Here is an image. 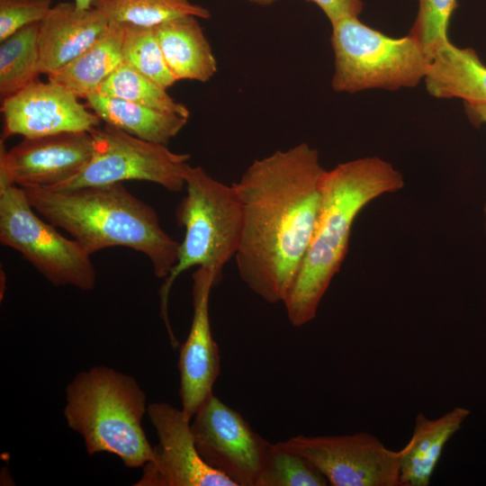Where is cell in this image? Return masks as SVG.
<instances>
[{"label": "cell", "instance_id": "cell-10", "mask_svg": "<svg viewBox=\"0 0 486 486\" xmlns=\"http://www.w3.org/2000/svg\"><path fill=\"white\" fill-rule=\"evenodd\" d=\"M192 419V433L202 460L236 486H256L271 443L214 394Z\"/></svg>", "mask_w": 486, "mask_h": 486}, {"label": "cell", "instance_id": "cell-6", "mask_svg": "<svg viewBox=\"0 0 486 486\" xmlns=\"http://www.w3.org/2000/svg\"><path fill=\"white\" fill-rule=\"evenodd\" d=\"M331 27L335 64L331 86L336 92L398 90L424 80L429 60L410 35L390 37L352 16Z\"/></svg>", "mask_w": 486, "mask_h": 486}, {"label": "cell", "instance_id": "cell-19", "mask_svg": "<svg viewBox=\"0 0 486 486\" xmlns=\"http://www.w3.org/2000/svg\"><path fill=\"white\" fill-rule=\"evenodd\" d=\"M85 99L86 107L104 124L150 142L167 145L188 120L176 113L154 110L96 92Z\"/></svg>", "mask_w": 486, "mask_h": 486}, {"label": "cell", "instance_id": "cell-3", "mask_svg": "<svg viewBox=\"0 0 486 486\" xmlns=\"http://www.w3.org/2000/svg\"><path fill=\"white\" fill-rule=\"evenodd\" d=\"M23 189L36 212L90 255L111 247L132 248L150 260L159 278L176 262L179 243L162 229L156 211L122 183L67 191Z\"/></svg>", "mask_w": 486, "mask_h": 486}, {"label": "cell", "instance_id": "cell-1", "mask_svg": "<svg viewBox=\"0 0 486 486\" xmlns=\"http://www.w3.org/2000/svg\"><path fill=\"white\" fill-rule=\"evenodd\" d=\"M302 142L256 159L232 184L242 206L235 256L242 282L268 303L287 298L315 230L323 176Z\"/></svg>", "mask_w": 486, "mask_h": 486}, {"label": "cell", "instance_id": "cell-21", "mask_svg": "<svg viewBox=\"0 0 486 486\" xmlns=\"http://www.w3.org/2000/svg\"><path fill=\"white\" fill-rule=\"evenodd\" d=\"M39 28L40 22L32 23L1 41V101L21 91L40 74Z\"/></svg>", "mask_w": 486, "mask_h": 486}, {"label": "cell", "instance_id": "cell-14", "mask_svg": "<svg viewBox=\"0 0 486 486\" xmlns=\"http://www.w3.org/2000/svg\"><path fill=\"white\" fill-rule=\"evenodd\" d=\"M220 280L210 267L199 266L193 274V320L178 361L182 410L190 420L213 394L220 375V356L211 329L209 299L212 289Z\"/></svg>", "mask_w": 486, "mask_h": 486}, {"label": "cell", "instance_id": "cell-28", "mask_svg": "<svg viewBox=\"0 0 486 486\" xmlns=\"http://www.w3.org/2000/svg\"><path fill=\"white\" fill-rule=\"evenodd\" d=\"M317 4L329 20L330 24L345 17H358L364 4L362 0H306Z\"/></svg>", "mask_w": 486, "mask_h": 486}, {"label": "cell", "instance_id": "cell-8", "mask_svg": "<svg viewBox=\"0 0 486 486\" xmlns=\"http://www.w3.org/2000/svg\"><path fill=\"white\" fill-rule=\"evenodd\" d=\"M93 155L75 176L49 190L67 191L128 180L148 181L171 193L185 186L190 154L176 153L166 145L150 142L104 124L90 131Z\"/></svg>", "mask_w": 486, "mask_h": 486}, {"label": "cell", "instance_id": "cell-12", "mask_svg": "<svg viewBox=\"0 0 486 486\" xmlns=\"http://www.w3.org/2000/svg\"><path fill=\"white\" fill-rule=\"evenodd\" d=\"M93 148L90 131L23 138L9 150L1 140L0 180L22 188H53L77 175Z\"/></svg>", "mask_w": 486, "mask_h": 486}, {"label": "cell", "instance_id": "cell-16", "mask_svg": "<svg viewBox=\"0 0 486 486\" xmlns=\"http://www.w3.org/2000/svg\"><path fill=\"white\" fill-rule=\"evenodd\" d=\"M470 410L455 407L436 418L418 413L412 436L403 447L400 486H428L450 438L461 428Z\"/></svg>", "mask_w": 486, "mask_h": 486}, {"label": "cell", "instance_id": "cell-27", "mask_svg": "<svg viewBox=\"0 0 486 486\" xmlns=\"http://www.w3.org/2000/svg\"><path fill=\"white\" fill-rule=\"evenodd\" d=\"M51 0H0V42L32 23L40 22Z\"/></svg>", "mask_w": 486, "mask_h": 486}, {"label": "cell", "instance_id": "cell-24", "mask_svg": "<svg viewBox=\"0 0 486 486\" xmlns=\"http://www.w3.org/2000/svg\"><path fill=\"white\" fill-rule=\"evenodd\" d=\"M122 55L124 63L166 90L176 82L166 63L154 27L123 24Z\"/></svg>", "mask_w": 486, "mask_h": 486}, {"label": "cell", "instance_id": "cell-25", "mask_svg": "<svg viewBox=\"0 0 486 486\" xmlns=\"http://www.w3.org/2000/svg\"><path fill=\"white\" fill-rule=\"evenodd\" d=\"M325 476L304 456L271 444L256 486H326Z\"/></svg>", "mask_w": 486, "mask_h": 486}, {"label": "cell", "instance_id": "cell-4", "mask_svg": "<svg viewBox=\"0 0 486 486\" xmlns=\"http://www.w3.org/2000/svg\"><path fill=\"white\" fill-rule=\"evenodd\" d=\"M64 415L87 453L112 454L128 468L154 459L142 428L146 395L135 379L107 366L77 374L67 387Z\"/></svg>", "mask_w": 486, "mask_h": 486}, {"label": "cell", "instance_id": "cell-29", "mask_svg": "<svg viewBox=\"0 0 486 486\" xmlns=\"http://www.w3.org/2000/svg\"><path fill=\"white\" fill-rule=\"evenodd\" d=\"M464 107L467 117L473 125L480 126L482 124H486V104L464 103ZM484 214L486 231V203L484 206Z\"/></svg>", "mask_w": 486, "mask_h": 486}, {"label": "cell", "instance_id": "cell-23", "mask_svg": "<svg viewBox=\"0 0 486 486\" xmlns=\"http://www.w3.org/2000/svg\"><path fill=\"white\" fill-rule=\"evenodd\" d=\"M96 93L186 118L190 115L186 106L176 102L166 89L124 62L98 86Z\"/></svg>", "mask_w": 486, "mask_h": 486}, {"label": "cell", "instance_id": "cell-20", "mask_svg": "<svg viewBox=\"0 0 486 486\" xmlns=\"http://www.w3.org/2000/svg\"><path fill=\"white\" fill-rule=\"evenodd\" d=\"M122 36L123 24L111 22L107 31L88 49L61 68L47 75L48 80L62 86L78 98L95 93L123 62Z\"/></svg>", "mask_w": 486, "mask_h": 486}, {"label": "cell", "instance_id": "cell-31", "mask_svg": "<svg viewBox=\"0 0 486 486\" xmlns=\"http://www.w3.org/2000/svg\"><path fill=\"white\" fill-rule=\"evenodd\" d=\"M248 2L258 5H271L279 0H248Z\"/></svg>", "mask_w": 486, "mask_h": 486}, {"label": "cell", "instance_id": "cell-7", "mask_svg": "<svg viewBox=\"0 0 486 486\" xmlns=\"http://www.w3.org/2000/svg\"><path fill=\"white\" fill-rule=\"evenodd\" d=\"M24 189L0 180V241L20 252L48 281L92 290L96 274L91 255L33 211Z\"/></svg>", "mask_w": 486, "mask_h": 486}, {"label": "cell", "instance_id": "cell-2", "mask_svg": "<svg viewBox=\"0 0 486 486\" xmlns=\"http://www.w3.org/2000/svg\"><path fill=\"white\" fill-rule=\"evenodd\" d=\"M404 186L402 175L378 158L340 163L326 170L315 230L292 287L284 302L294 327L311 321L347 252L354 221L374 199Z\"/></svg>", "mask_w": 486, "mask_h": 486}, {"label": "cell", "instance_id": "cell-18", "mask_svg": "<svg viewBox=\"0 0 486 486\" xmlns=\"http://www.w3.org/2000/svg\"><path fill=\"white\" fill-rule=\"evenodd\" d=\"M430 95L486 104V66L472 48L448 42L429 61L424 78Z\"/></svg>", "mask_w": 486, "mask_h": 486}, {"label": "cell", "instance_id": "cell-22", "mask_svg": "<svg viewBox=\"0 0 486 486\" xmlns=\"http://www.w3.org/2000/svg\"><path fill=\"white\" fill-rule=\"evenodd\" d=\"M97 9L111 23L155 27L169 20L193 15L209 19V11L189 0H94Z\"/></svg>", "mask_w": 486, "mask_h": 486}, {"label": "cell", "instance_id": "cell-26", "mask_svg": "<svg viewBox=\"0 0 486 486\" xmlns=\"http://www.w3.org/2000/svg\"><path fill=\"white\" fill-rule=\"evenodd\" d=\"M418 11L408 35L431 58L448 42L449 20L457 6L456 0H418Z\"/></svg>", "mask_w": 486, "mask_h": 486}, {"label": "cell", "instance_id": "cell-9", "mask_svg": "<svg viewBox=\"0 0 486 486\" xmlns=\"http://www.w3.org/2000/svg\"><path fill=\"white\" fill-rule=\"evenodd\" d=\"M276 444L310 461L329 485L400 486L403 448L389 449L372 434L301 435Z\"/></svg>", "mask_w": 486, "mask_h": 486}, {"label": "cell", "instance_id": "cell-5", "mask_svg": "<svg viewBox=\"0 0 486 486\" xmlns=\"http://www.w3.org/2000/svg\"><path fill=\"white\" fill-rule=\"evenodd\" d=\"M184 188L186 194L176 211L184 238L159 292L161 316L174 346L178 342L170 327L167 302L175 280L195 266L210 267L221 278L223 267L237 254L242 232V206L233 184L212 178L202 166L188 165Z\"/></svg>", "mask_w": 486, "mask_h": 486}, {"label": "cell", "instance_id": "cell-11", "mask_svg": "<svg viewBox=\"0 0 486 486\" xmlns=\"http://www.w3.org/2000/svg\"><path fill=\"white\" fill-rule=\"evenodd\" d=\"M159 443L151 462L143 466L137 486H236L226 475L210 467L195 446L191 420L182 409L166 402L147 409Z\"/></svg>", "mask_w": 486, "mask_h": 486}, {"label": "cell", "instance_id": "cell-13", "mask_svg": "<svg viewBox=\"0 0 486 486\" xmlns=\"http://www.w3.org/2000/svg\"><path fill=\"white\" fill-rule=\"evenodd\" d=\"M2 139L36 138L67 131H91L101 125L78 97L62 86L38 79L1 101Z\"/></svg>", "mask_w": 486, "mask_h": 486}, {"label": "cell", "instance_id": "cell-17", "mask_svg": "<svg viewBox=\"0 0 486 486\" xmlns=\"http://www.w3.org/2000/svg\"><path fill=\"white\" fill-rule=\"evenodd\" d=\"M166 63L176 81H209L217 72L216 58L197 17H177L154 27Z\"/></svg>", "mask_w": 486, "mask_h": 486}, {"label": "cell", "instance_id": "cell-30", "mask_svg": "<svg viewBox=\"0 0 486 486\" xmlns=\"http://www.w3.org/2000/svg\"><path fill=\"white\" fill-rule=\"evenodd\" d=\"M94 0H74L76 7L79 9L91 8Z\"/></svg>", "mask_w": 486, "mask_h": 486}, {"label": "cell", "instance_id": "cell-15", "mask_svg": "<svg viewBox=\"0 0 486 486\" xmlns=\"http://www.w3.org/2000/svg\"><path fill=\"white\" fill-rule=\"evenodd\" d=\"M109 22L94 7L79 9L61 2L40 22L38 44L40 74L52 73L79 56L109 28Z\"/></svg>", "mask_w": 486, "mask_h": 486}]
</instances>
